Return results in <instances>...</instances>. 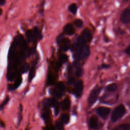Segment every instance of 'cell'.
<instances>
[{
    "instance_id": "obj_1",
    "label": "cell",
    "mask_w": 130,
    "mask_h": 130,
    "mask_svg": "<svg viewBox=\"0 0 130 130\" xmlns=\"http://www.w3.org/2000/svg\"><path fill=\"white\" fill-rule=\"evenodd\" d=\"M28 47V42L22 35H18L14 38L8 53L7 79L9 81L14 80L20 75L18 68L20 65L22 67L25 63V59L36 52V48Z\"/></svg>"
},
{
    "instance_id": "obj_2",
    "label": "cell",
    "mask_w": 130,
    "mask_h": 130,
    "mask_svg": "<svg viewBox=\"0 0 130 130\" xmlns=\"http://www.w3.org/2000/svg\"><path fill=\"white\" fill-rule=\"evenodd\" d=\"M26 40L28 43H36L38 41L42 38V35L40 29L35 27L31 29H29L25 32Z\"/></svg>"
},
{
    "instance_id": "obj_3",
    "label": "cell",
    "mask_w": 130,
    "mask_h": 130,
    "mask_svg": "<svg viewBox=\"0 0 130 130\" xmlns=\"http://www.w3.org/2000/svg\"><path fill=\"white\" fill-rule=\"evenodd\" d=\"M126 110L125 107L122 105H119L113 111L111 116V120L112 122H114L120 119L125 113Z\"/></svg>"
},
{
    "instance_id": "obj_4",
    "label": "cell",
    "mask_w": 130,
    "mask_h": 130,
    "mask_svg": "<svg viewBox=\"0 0 130 130\" xmlns=\"http://www.w3.org/2000/svg\"><path fill=\"white\" fill-rule=\"evenodd\" d=\"M57 42L60 46V48L63 51H66L70 48V40L68 38H65L62 34L58 36L57 38Z\"/></svg>"
},
{
    "instance_id": "obj_5",
    "label": "cell",
    "mask_w": 130,
    "mask_h": 130,
    "mask_svg": "<svg viewBox=\"0 0 130 130\" xmlns=\"http://www.w3.org/2000/svg\"><path fill=\"white\" fill-rule=\"evenodd\" d=\"M90 54V49L88 45H84L82 49L77 52L75 53V59L79 61L81 59H85L89 56Z\"/></svg>"
},
{
    "instance_id": "obj_6",
    "label": "cell",
    "mask_w": 130,
    "mask_h": 130,
    "mask_svg": "<svg viewBox=\"0 0 130 130\" xmlns=\"http://www.w3.org/2000/svg\"><path fill=\"white\" fill-rule=\"evenodd\" d=\"M101 89L102 88L101 87L96 86L91 91L88 98V103L89 104L92 105L96 101Z\"/></svg>"
},
{
    "instance_id": "obj_7",
    "label": "cell",
    "mask_w": 130,
    "mask_h": 130,
    "mask_svg": "<svg viewBox=\"0 0 130 130\" xmlns=\"http://www.w3.org/2000/svg\"><path fill=\"white\" fill-rule=\"evenodd\" d=\"M65 90V86L62 82L57 83L56 87L52 89V94L57 98H60Z\"/></svg>"
},
{
    "instance_id": "obj_8",
    "label": "cell",
    "mask_w": 130,
    "mask_h": 130,
    "mask_svg": "<svg viewBox=\"0 0 130 130\" xmlns=\"http://www.w3.org/2000/svg\"><path fill=\"white\" fill-rule=\"evenodd\" d=\"M85 42L86 41L81 36L78 37L76 39L75 43L73 44V51L75 52L79 51L83 47V46L85 44Z\"/></svg>"
},
{
    "instance_id": "obj_9",
    "label": "cell",
    "mask_w": 130,
    "mask_h": 130,
    "mask_svg": "<svg viewBox=\"0 0 130 130\" xmlns=\"http://www.w3.org/2000/svg\"><path fill=\"white\" fill-rule=\"evenodd\" d=\"M110 112V109L105 107H100L96 109V113L103 119H106Z\"/></svg>"
},
{
    "instance_id": "obj_10",
    "label": "cell",
    "mask_w": 130,
    "mask_h": 130,
    "mask_svg": "<svg viewBox=\"0 0 130 130\" xmlns=\"http://www.w3.org/2000/svg\"><path fill=\"white\" fill-rule=\"evenodd\" d=\"M120 20L123 24H127L130 22V10L128 8L124 9L122 12Z\"/></svg>"
},
{
    "instance_id": "obj_11",
    "label": "cell",
    "mask_w": 130,
    "mask_h": 130,
    "mask_svg": "<svg viewBox=\"0 0 130 130\" xmlns=\"http://www.w3.org/2000/svg\"><path fill=\"white\" fill-rule=\"evenodd\" d=\"M83 84L82 80H78L76 82L74 90V93L77 97H80L83 92Z\"/></svg>"
},
{
    "instance_id": "obj_12",
    "label": "cell",
    "mask_w": 130,
    "mask_h": 130,
    "mask_svg": "<svg viewBox=\"0 0 130 130\" xmlns=\"http://www.w3.org/2000/svg\"><path fill=\"white\" fill-rule=\"evenodd\" d=\"M81 36L84 38L85 41L89 42L91 41L92 35L90 30L88 28H85L82 32Z\"/></svg>"
},
{
    "instance_id": "obj_13",
    "label": "cell",
    "mask_w": 130,
    "mask_h": 130,
    "mask_svg": "<svg viewBox=\"0 0 130 130\" xmlns=\"http://www.w3.org/2000/svg\"><path fill=\"white\" fill-rule=\"evenodd\" d=\"M63 32L68 35H72L75 33L74 27L71 23H68L63 27Z\"/></svg>"
},
{
    "instance_id": "obj_14",
    "label": "cell",
    "mask_w": 130,
    "mask_h": 130,
    "mask_svg": "<svg viewBox=\"0 0 130 130\" xmlns=\"http://www.w3.org/2000/svg\"><path fill=\"white\" fill-rule=\"evenodd\" d=\"M38 59L37 58L35 60H34L33 63V66L31 67V68L29 70V76H28V80L29 81H30L35 77V72H36V67L38 63Z\"/></svg>"
},
{
    "instance_id": "obj_15",
    "label": "cell",
    "mask_w": 130,
    "mask_h": 130,
    "mask_svg": "<svg viewBox=\"0 0 130 130\" xmlns=\"http://www.w3.org/2000/svg\"><path fill=\"white\" fill-rule=\"evenodd\" d=\"M67 60H68V56H67V55L64 54H61L59 56L58 59L56 62V66L57 68L59 69L62 66V64L64 63Z\"/></svg>"
},
{
    "instance_id": "obj_16",
    "label": "cell",
    "mask_w": 130,
    "mask_h": 130,
    "mask_svg": "<svg viewBox=\"0 0 130 130\" xmlns=\"http://www.w3.org/2000/svg\"><path fill=\"white\" fill-rule=\"evenodd\" d=\"M99 124V120L97 117L95 116H91L89 121V126L91 128H95L98 127Z\"/></svg>"
},
{
    "instance_id": "obj_17",
    "label": "cell",
    "mask_w": 130,
    "mask_h": 130,
    "mask_svg": "<svg viewBox=\"0 0 130 130\" xmlns=\"http://www.w3.org/2000/svg\"><path fill=\"white\" fill-rule=\"evenodd\" d=\"M71 102L69 98H65L61 103V108L63 110H67L70 107Z\"/></svg>"
},
{
    "instance_id": "obj_18",
    "label": "cell",
    "mask_w": 130,
    "mask_h": 130,
    "mask_svg": "<svg viewBox=\"0 0 130 130\" xmlns=\"http://www.w3.org/2000/svg\"><path fill=\"white\" fill-rule=\"evenodd\" d=\"M117 89V85L116 83H112L106 86V89L109 92H114Z\"/></svg>"
},
{
    "instance_id": "obj_19",
    "label": "cell",
    "mask_w": 130,
    "mask_h": 130,
    "mask_svg": "<svg viewBox=\"0 0 130 130\" xmlns=\"http://www.w3.org/2000/svg\"><path fill=\"white\" fill-rule=\"evenodd\" d=\"M60 119L61 120V121L62 123L67 124L69 122L70 120V116L68 114L64 113L61 114L60 116Z\"/></svg>"
},
{
    "instance_id": "obj_20",
    "label": "cell",
    "mask_w": 130,
    "mask_h": 130,
    "mask_svg": "<svg viewBox=\"0 0 130 130\" xmlns=\"http://www.w3.org/2000/svg\"><path fill=\"white\" fill-rule=\"evenodd\" d=\"M69 10L73 14L75 15L76 14L77 11V7L76 4L75 3H73V4H71L69 6Z\"/></svg>"
},
{
    "instance_id": "obj_21",
    "label": "cell",
    "mask_w": 130,
    "mask_h": 130,
    "mask_svg": "<svg viewBox=\"0 0 130 130\" xmlns=\"http://www.w3.org/2000/svg\"><path fill=\"white\" fill-rule=\"evenodd\" d=\"M83 73V70L82 68L78 66L77 67V69L75 71V75L77 77H80Z\"/></svg>"
},
{
    "instance_id": "obj_22",
    "label": "cell",
    "mask_w": 130,
    "mask_h": 130,
    "mask_svg": "<svg viewBox=\"0 0 130 130\" xmlns=\"http://www.w3.org/2000/svg\"><path fill=\"white\" fill-rule=\"evenodd\" d=\"M83 24V21L80 19H76L74 21V24L78 28H80L82 26Z\"/></svg>"
},
{
    "instance_id": "obj_23",
    "label": "cell",
    "mask_w": 130,
    "mask_h": 130,
    "mask_svg": "<svg viewBox=\"0 0 130 130\" xmlns=\"http://www.w3.org/2000/svg\"><path fill=\"white\" fill-rule=\"evenodd\" d=\"M55 127L57 130H64L62 122L59 121H56L55 122Z\"/></svg>"
},
{
    "instance_id": "obj_24",
    "label": "cell",
    "mask_w": 130,
    "mask_h": 130,
    "mask_svg": "<svg viewBox=\"0 0 130 130\" xmlns=\"http://www.w3.org/2000/svg\"><path fill=\"white\" fill-rule=\"evenodd\" d=\"M119 127L121 130H130V124L124 123L119 126Z\"/></svg>"
},
{
    "instance_id": "obj_25",
    "label": "cell",
    "mask_w": 130,
    "mask_h": 130,
    "mask_svg": "<svg viewBox=\"0 0 130 130\" xmlns=\"http://www.w3.org/2000/svg\"><path fill=\"white\" fill-rule=\"evenodd\" d=\"M9 101V97H7L5 99V100L3 101V102L0 105V111L4 109V108L8 104Z\"/></svg>"
},
{
    "instance_id": "obj_26",
    "label": "cell",
    "mask_w": 130,
    "mask_h": 130,
    "mask_svg": "<svg viewBox=\"0 0 130 130\" xmlns=\"http://www.w3.org/2000/svg\"><path fill=\"white\" fill-rule=\"evenodd\" d=\"M54 107V109H55V115H57L59 111V105H58V104L57 103L55 106Z\"/></svg>"
},
{
    "instance_id": "obj_27",
    "label": "cell",
    "mask_w": 130,
    "mask_h": 130,
    "mask_svg": "<svg viewBox=\"0 0 130 130\" xmlns=\"http://www.w3.org/2000/svg\"><path fill=\"white\" fill-rule=\"evenodd\" d=\"M124 51L126 54L130 55V44L126 47V48L125 49Z\"/></svg>"
},
{
    "instance_id": "obj_28",
    "label": "cell",
    "mask_w": 130,
    "mask_h": 130,
    "mask_svg": "<svg viewBox=\"0 0 130 130\" xmlns=\"http://www.w3.org/2000/svg\"><path fill=\"white\" fill-rule=\"evenodd\" d=\"M75 82V80L73 78H70L68 80V83L70 84H72Z\"/></svg>"
},
{
    "instance_id": "obj_29",
    "label": "cell",
    "mask_w": 130,
    "mask_h": 130,
    "mask_svg": "<svg viewBox=\"0 0 130 130\" xmlns=\"http://www.w3.org/2000/svg\"><path fill=\"white\" fill-rule=\"evenodd\" d=\"M6 3V0H0V6H4Z\"/></svg>"
},
{
    "instance_id": "obj_30",
    "label": "cell",
    "mask_w": 130,
    "mask_h": 130,
    "mask_svg": "<svg viewBox=\"0 0 130 130\" xmlns=\"http://www.w3.org/2000/svg\"><path fill=\"white\" fill-rule=\"evenodd\" d=\"M113 130H121V129L118 127H117V128H115L113 129Z\"/></svg>"
},
{
    "instance_id": "obj_31",
    "label": "cell",
    "mask_w": 130,
    "mask_h": 130,
    "mask_svg": "<svg viewBox=\"0 0 130 130\" xmlns=\"http://www.w3.org/2000/svg\"><path fill=\"white\" fill-rule=\"evenodd\" d=\"M2 12H3V10L0 8V15L2 14Z\"/></svg>"
},
{
    "instance_id": "obj_32",
    "label": "cell",
    "mask_w": 130,
    "mask_h": 130,
    "mask_svg": "<svg viewBox=\"0 0 130 130\" xmlns=\"http://www.w3.org/2000/svg\"><path fill=\"white\" fill-rule=\"evenodd\" d=\"M127 1H128V0H123V1L124 2H125V3L126 2H127Z\"/></svg>"
}]
</instances>
